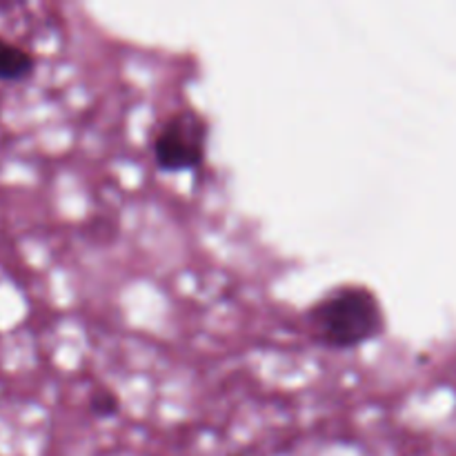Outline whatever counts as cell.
I'll return each mask as SVG.
<instances>
[{
    "instance_id": "6da1fadb",
    "label": "cell",
    "mask_w": 456,
    "mask_h": 456,
    "mask_svg": "<svg viewBox=\"0 0 456 456\" xmlns=\"http://www.w3.org/2000/svg\"><path fill=\"white\" fill-rule=\"evenodd\" d=\"M307 323L319 343L332 350H352L377 338L386 328V316L372 289L341 285L312 305Z\"/></svg>"
},
{
    "instance_id": "7a4b0ae2",
    "label": "cell",
    "mask_w": 456,
    "mask_h": 456,
    "mask_svg": "<svg viewBox=\"0 0 456 456\" xmlns=\"http://www.w3.org/2000/svg\"><path fill=\"white\" fill-rule=\"evenodd\" d=\"M208 125L196 111L185 110L165 120L154 141L156 165L165 172L196 169L205 160Z\"/></svg>"
},
{
    "instance_id": "3957f363",
    "label": "cell",
    "mask_w": 456,
    "mask_h": 456,
    "mask_svg": "<svg viewBox=\"0 0 456 456\" xmlns=\"http://www.w3.org/2000/svg\"><path fill=\"white\" fill-rule=\"evenodd\" d=\"M36 61L20 45L0 38V80H22L34 71Z\"/></svg>"
},
{
    "instance_id": "277c9868",
    "label": "cell",
    "mask_w": 456,
    "mask_h": 456,
    "mask_svg": "<svg viewBox=\"0 0 456 456\" xmlns=\"http://www.w3.org/2000/svg\"><path fill=\"white\" fill-rule=\"evenodd\" d=\"M89 408H92V412L96 414V417H114V414L118 412V399H116L111 392L98 390L96 395L92 396V401H89Z\"/></svg>"
}]
</instances>
